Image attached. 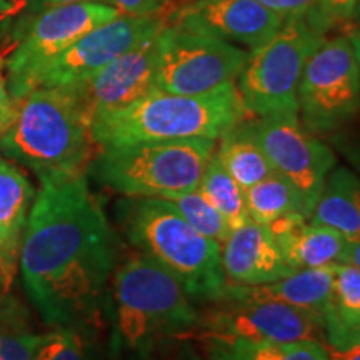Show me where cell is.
<instances>
[{"instance_id":"6da1fadb","label":"cell","mask_w":360,"mask_h":360,"mask_svg":"<svg viewBox=\"0 0 360 360\" xmlns=\"http://www.w3.org/2000/svg\"><path fill=\"white\" fill-rule=\"evenodd\" d=\"M40 184L22 240V282L45 323L75 328L97 312L115 272V237L85 175Z\"/></svg>"},{"instance_id":"7a4b0ae2","label":"cell","mask_w":360,"mask_h":360,"mask_svg":"<svg viewBox=\"0 0 360 360\" xmlns=\"http://www.w3.org/2000/svg\"><path fill=\"white\" fill-rule=\"evenodd\" d=\"M94 147L90 119L65 87H37L19 98L0 137V154L32 170L40 182L82 177Z\"/></svg>"},{"instance_id":"3957f363","label":"cell","mask_w":360,"mask_h":360,"mask_svg":"<svg viewBox=\"0 0 360 360\" xmlns=\"http://www.w3.org/2000/svg\"><path fill=\"white\" fill-rule=\"evenodd\" d=\"M249 115L236 84L204 94L180 96L155 89L120 109L103 112L90 122L97 147L147 142L214 139Z\"/></svg>"},{"instance_id":"277c9868","label":"cell","mask_w":360,"mask_h":360,"mask_svg":"<svg viewBox=\"0 0 360 360\" xmlns=\"http://www.w3.org/2000/svg\"><path fill=\"white\" fill-rule=\"evenodd\" d=\"M127 237L141 254L172 274L191 299L219 300L222 295L227 285L222 245L195 231L169 200H135Z\"/></svg>"},{"instance_id":"5b68a950","label":"cell","mask_w":360,"mask_h":360,"mask_svg":"<svg viewBox=\"0 0 360 360\" xmlns=\"http://www.w3.org/2000/svg\"><path fill=\"white\" fill-rule=\"evenodd\" d=\"M114 302L117 335L137 352L200 323L199 312L177 278L143 254L115 269Z\"/></svg>"},{"instance_id":"8992f818","label":"cell","mask_w":360,"mask_h":360,"mask_svg":"<svg viewBox=\"0 0 360 360\" xmlns=\"http://www.w3.org/2000/svg\"><path fill=\"white\" fill-rule=\"evenodd\" d=\"M215 146L214 139H186L107 147L92 160V172L124 195L167 199L199 188Z\"/></svg>"},{"instance_id":"52a82bcc","label":"cell","mask_w":360,"mask_h":360,"mask_svg":"<svg viewBox=\"0 0 360 360\" xmlns=\"http://www.w3.org/2000/svg\"><path fill=\"white\" fill-rule=\"evenodd\" d=\"M322 40L323 34L305 19H289L267 44L249 53L237 79L238 94L249 114L299 117L300 77Z\"/></svg>"},{"instance_id":"ba28073f","label":"cell","mask_w":360,"mask_h":360,"mask_svg":"<svg viewBox=\"0 0 360 360\" xmlns=\"http://www.w3.org/2000/svg\"><path fill=\"white\" fill-rule=\"evenodd\" d=\"M157 44V89L180 96H204L236 84L249 57L236 44L180 20L165 25Z\"/></svg>"},{"instance_id":"9c48e42d","label":"cell","mask_w":360,"mask_h":360,"mask_svg":"<svg viewBox=\"0 0 360 360\" xmlns=\"http://www.w3.org/2000/svg\"><path fill=\"white\" fill-rule=\"evenodd\" d=\"M120 13L103 2H75L40 11L6 62L7 89L19 101L37 89L42 70L70 45Z\"/></svg>"},{"instance_id":"30bf717a","label":"cell","mask_w":360,"mask_h":360,"mask_svg":"<svg viewBox=\"0 0 360 360\" xmlns=\"http://www.w3.org/2000/svg\"><path fill=\"white\" fill-rule=\"evenodd\" d=\"M310 132H328L360 109V69L347 35L322 40L304 67L297 90Z\"/></svg>"},{"instance_id":"8fae6325","label":"cell","mask_w":360,"mask_h":360,"mask_svg":"<svg viewBox=\"0 0 360 360\" xmlns=\"http://www.w3.org/2000/svg\"><path fill=\"white\" fill-rule=\"evenodd\" d=\"M247 125L276 174L289 180L312 214L323 182L335 167L334 152L300 124L299 117H260Z\"/></svg>"},{"instance_id":"7c38bea8","label":"cell","mask_w":360,"mask_h":360,"mask_svg":"<svg viewBox=\"0 0 360 360\" xmlns=\"http://www.w3.org/2000/svg\"><path fill=\"white\" fill-rule=\"evenodd\" d=\"M165 13L119 15L98 25L42 70L37 87H74L167 25Z\"/></svg>"},{"instance_id":"4fadbf2b","label":"cell","mask_w":360,"mask_h":360,"mask_svg":"<svg viewBox=\"0 0 360 360\" xmlns=\"http://www.w3.org/2000/svg\"><path fill=\"white\" fill-rule=\"evenodd\" d=\"M220 307L200 317L209 337L257 342L322 340L323 323L315 315L270 300H217Z\"/></svg>"},{"instance_id":"5bb4252c","label":"cell","mask_w":360,"mask_h":360,"mask_svg":"<svg viewBox=\"0 0 360 360\" xmlns=\"http://www.w3.org/2000/svg\"><path fill=\"white\" fill-rule=\"evenodd\" d=\"M157 35L117 57L85 82L70 89L92 122L96 115L129 105L157 89Z\"/></svg>"},{"instance_id":"9a60e30c","label":"cell","mask_w":360,"mask_h":360,"mask_svg":"<svg viewBox=\"0 0 360 360\" xmlns=\"http://www.w3.org/2000/svg\"><path fill=\"white\" fill-rule=\"evenodd\" d=\"M172 17L250 52L267 44L285 22L259 0H193Z\"/></svg>"},{"instance_id":"2e32d148","label":"cell","mask_w":360,"mask_h":360,"mask_svg":"<svg viewBox=\"0 0 360 360\" xmlns=\"http://www.w3.org/2000/svg\"><path fill=\"white\" fill-rule=\"evenodd\" d=\"M222 267L225 281L233 285H262L294 272L272 231L252 220L232 231L225 240Z\"/></svg>"},{"instance_id":"e0dca14e","label":"cell","mask_w":360,"mask_h":360,"mask_svg":"<svg viewBox=\"0 0 360 360\" xmlns=\"http://www.w3.org/2000/svg\"><path fill=\"white\" fill-rule=\"evenodd\" d=\"M334 267L299 269L276 282L262 285L227 283L219 300H270L300 309L321 319L323 323L330 302ZM217 302V300H215Z\"/></svg>"},{"instance_id":"ac0fdd59","label":"cell","mask_w":360,"mask_h":360,"mask_svg":"<svg viewBox=\"0 0 360 360\" xmlns=\"http://www.w3.org/2000/svg\"><path fill=\"white\" fill-rule=\"evenodd\" d=\"M267 227L294 270L342 264L349 247V242L339 232L310 222L302 214L285 215Z\"/></svg>"},{"instance_id":"d6986e66","label":"cell","mask_w":360,"mask_h":360,"mask_svg":"<svg viewBox=\"0 0 360 360\" xmlns=\"http://www.w3.org/2000/svg\"><path fill=\"white\" fill-rule=\"evenodd\" d=\"M35 192L19 165L0 159V278L6 290L20 259L22 240Z\"/></svg>"},{"instance_id":"ffe728a7","label":"cell","mask_w":360,"mask_h":360,"mask_svg":"<svg viewBox=\"0 0 360 360\" xmlns=\"http://www.w3.org/2000/svg\"><path fill=\"white\" fill-rule=\"evenodd\" d=\"M345 237L349 244L360 238V177L345 167H334L309 217Z\"/></svg>"},{"instance_id":"44dd1931","label":"cell","mask_w":360,"mask_h":360,"mask_svg":"<svg viewBox=\"0 0 360 360\" xmlns=\"http://www.w3.org/2000/svg\"><path fill=\"white\" fill-rule=\"evenodd\" d=\"M360 332V269L349 264L334 267L330 302L323 317V342L327 347L352 345Z\"/></svg>"},{"instance_id":"7402d4cb","label":"cell","mask_w":360,"mask_h":360,"mask_svg":"<svg viewBox=\"0 0 360 360\" xmlns=\"http://www.w3.org/2000/svg\"><path fill=\"white\" fill-rule=\"evenodd\" d=\"M214 155L225 172L237 180L245 191L276 174L259 142L250 134L245 120L220 135Z\"/></svg>"},{"instance_id":"603a6c76","label":"cell","mask_w":360,"mask_h":360,"mask_svg":"<svg viewBox=\"0 0 360 360\" xmlns=\"http://www.w3.org/2000/svg\"><path fill=\"white\" fill-rule=\"evenodd\" d=\"M212 360H328L322 340L257 342L209 337Z\"/></svg>"},{"instance_id":"cb8c5ba5","label":"cell","mask_w":360,"mask_h":360,"mask_svg":"<svg viewBox=\"0 0 360 360\" xmlns=\"http://www.w3.org/2000/svg\"><path fill=\"white\" fill-rule=\"evenodd\" d=\"M247 212L252 222L270 225L290 214H302L310 217L300 193L289 180L278 174L260 180L245 191Z\"/></svg>"},{"instance_id":"d4e9b609","label":"cell","mask_w":360,"mask_h":360,"mask_svg":"<svg viewBox=\"0 0 360 360\" xmlns=\"http://www.w3.org/2000/svg\"><path fill=\"white\" fill-rule=\"evenodd\" d=\"M199 191L222 214L232 231L250 222L249 212H247L245 188L225 172L215 155H212L202 175Z\"/></svg>"},{"instance_id":"484cf974","label":"cell","mask_w":360,"mask_h":360,"mask_svg":"<svg viewBox=\"0 0 360 360\" xmlns=\"http://www.w3.org/2000/svg\"><path fill=\"white\" fill-rule=\"evenodd\" d=\"M164 200H169L195 231L204 233L205 237L212 238V240H215L220 245H224L225 240L232 233V229L227 224V220L207 200V197L199 188L188 192L172 193V195H169Z\"/></svg>"},{"instance_id":"4316f807","label":"cell","mask_w":360,"mask_h":360,"mask_svg":"<svg viewBox=\"0 0 360 360\" xmlns=\"http://www.w3.org/2000/svg\"><path fill=\"white\" fill-rule=\"evenodd\" d=\"M12 310L0 314V360H34L44 334L22 326Z\"/></svg>"},{"instance_id":"83f0119b","label":"cell","mask_w":360,"mask_h":360,"mask_svg":"<svg viewBox=\"0 0 360 360\" xmlns=\"http://www.w3.org/2000/svg\"><path fill=\"white\" fill-rule=\"evenodd\" d=\"M34 360H85L79 332L75 328L57 327L44 334Z\"/></svg>"},{"instance_id":"f1b7e54d","label":"cell","mask_w":360,"mask_h":360,"mask_svg":"<svg viewBox=\"0 0 360 360\" xmlns=\"http://www.w3.org/2000/svg\"><path fill=\"white\" fill-rule=\"evenodd\" d=\"M357 6L359 0H317L314 12L305 17V20L315 30L326 34L332 27L352 22Z\"/></svg>"},{"instance_id":"f546056e","label":"cell","mask_w":360,"mask_h":360,"mask_svg":"<svg viewBox=\"0 0 360 360\" xmlns=\"http://www.w3.org/2000/svg\"><path fill=\"white\" fill-rule=\"evenodd\" d=\"M259 2L278 13L283 20L305 19L317 6V0H259Z\"/></svg>"},{"instance_id":"4dcf8cb0","label":"cell","mask_w":360,"mask_h":360,"mask_svg":"<svg viewBox=\"0 0 360 360\" xmlns=\"http://www.w3.org/2000/svg\"><path fill=\"white\" fill-rule=\"evenodd\" d=\"M107 6L119 11L120 15H148V13H165L164 7L169 0H102Z\"/></svg>"},{"instance_id":"1f68e13d","label":"cell","mask_w":360,"mask_h":360,"mask_svg":"<svg viewBox=\"0 0 360 360\" xmlns=\"http://www.w3.org/2000/svg\"><path fill=\"white\" fill-rule=\"evenodd\" d=\"M4 60L0 57V137L11 125L13 114H15V101L11 97L7 89V77L4 75Z\"/></svg>"},{"instance_id":"d6a6232c","label":"cell","mask_w":360,"mask_h":360,"mask_svg":"<svg viewBox=\"0 0 360 360\" xmlns=\"http://www.w3.org/2000/svg\"><path fill=\"white\" fill-rule=\"evenodd\" d=\"M328 360H360V344L355 342L352 345L342 349L327 347Z\"/></svg>"},{"instance_id":"836d02e7","label":"cell","mask_w":360,"mask_h":360,"mask_svg":"<svg viewBox=\"0 0 360 360\" xmlns=\"http://www.w3.org/2000/svg\"><path fill=\"white\" fill-rule=\"evenodd\" d=\"M75 2H102V0H30V8H32V11H45V8L49 7L64 6V4Z\"/></svg>"},{"instance_id":"e575fe53","label":"cell","mask_w":360,"mask_h":360,"mask_svg":"<svg viewBox=\"0 0 360 360\" xmlns=\"http://www.w3.org/2000/svg\"><path fill=\"white\" fill-rule=\"evenodd\" d=\"M342 264H349V265H354V267L360 269V238L359 240L352 242V244H349Z\"/></svg>"},{"instance_id":"d590c367","label":"cell","mask_w":360,"mask_h":360,"mask_svg":"<svg viewBox=\"0 0 360 360\" xmlns=\"http://www.w3.org/2000/svg\"><path fill=\"white\" fill-rule=\"evenodd\" d=\"M347 37L350 39V42H352L355 57H357V64H359V69H360V25L354 27L352 30H349Z\"/></svg>"},{"instance_id":"8d00e7d4","label":"cell","mask_w":360,"mask_h":360,"mask_svg":"<svg viewBox=\"0 0 360 360\" xmlns=\"http://www.w3.org/2000/svg\"><path fill=\"white\" fill-rule=\"evenodd\" d=\"M13 11H15V7H13L12 2H8V0H0V17L12 13Z\"/></svg>"},{"instance_id":"74e56055","label":"cell","mask_w":360,"mask_h":360,"mask_svg":"<svg viewBox=\"0 0 360 360\" xmlns=\"http://www.w3.org/2000/svg\"><path fill=\"white\" fill-rule=\"evenodd\" d=\"M2 292H6V287H4L2 278H0V295H2Z\"/></svg>"},{"instance_id":"f35d334b","label":"cell","mask_w":360,"mask_h":360,"mask_svg":"<svg viewBox=\"0 0 360 360\" xmlns=\"http://www.w3.org/2000/svg\"><path fill=\"white\" fill-rule=\"evenodd\" d=\"M355 17H359L360 19V0H359V6H357V12H355Z\"/></svg>"},{"instance_id":"ab89813d","label":"cell","mask_w":360,"mask_h":360,"mask_svg":"<svg viewBox=\"0 0 360 360\" xmlns=\"http://www.w3.org/2000/svg\"><path fill=\"white\" fill-rule=\"evenodd\" d=\"M355 342H359V344H360V332H359V335H357V339H355ZM355 342H354V344H355Z\"/></svg>"}]
</instances>
